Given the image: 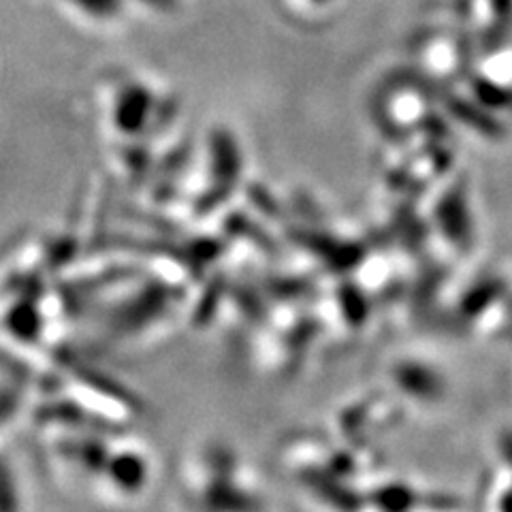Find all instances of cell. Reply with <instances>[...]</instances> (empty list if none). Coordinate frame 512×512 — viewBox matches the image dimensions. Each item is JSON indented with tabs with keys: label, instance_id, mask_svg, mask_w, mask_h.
I'll return each instance as SVG.
<instances>
[{
	"label": "cell",
	"instance_id": "6da1fadb",
	"mask_svg": "<svg viewBox=\"0 0 512 512\" xmlns=\"http://www.w3.org/2000/svg\"><path fill=\"white\" fill-rule=\"evenodd\" d=\"M152 94L141 84H128L120 90L114 105V122L122 133L133 135L139 133L148 124L152 114Z\"/></svg>",
	"mask_w": 512,
	"mask_h": 512
},
{
	"label": "cell",
	"instance_id": "7a4b0ae2",
	"mask_svg": "<svg viewBox=\"0 0 512 512\" xmlns=\"http://www.w3.org/2000/svg\"><path fill=\"white\" fill-rule=\"evenodd\" d=\"M71 5L77 9L86 11L88 15H94V18H114V15L120 11L122 0H69Z\"/></svg>",
	"mask_w": 512,
	"mask_h": 512
},
{
	"label": "cell",
	"instance_id": "3957f363",
	"mask_svg": "<svg viewBox=\"0 0 512 512\" xmlns=\"http://www.w3.org/2000/svg\"><path fill=\"white\" fill-rule=\"evenodd\" d=\"M146 3H152V5H156V7H169L173 0H146Z\"/></svg>",
	"mask_w": 512,
	"mask_h": 512
}]
</instances>
